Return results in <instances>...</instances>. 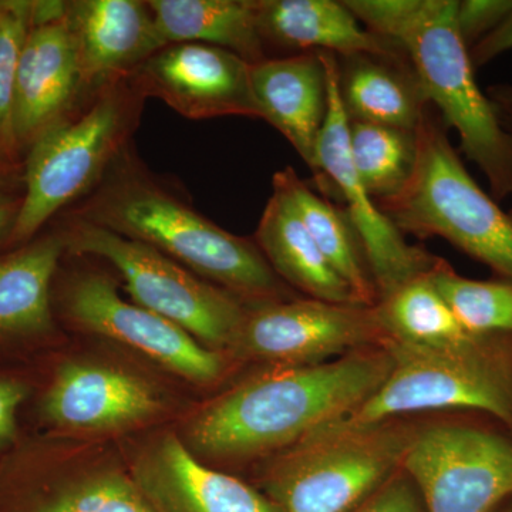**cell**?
Instances as JSON below:
<instances>
[{"instance_id": "cell-1", "label": "cell", "mask_w": 512, "mask_h": 512, "mask_svg": "<svg viewBox=\"0 0 512 512\" xmlns=\"http://www.w3.org/2000/svg\"><path fill=\"white\" fill-rule=\"evenodd\" d=\"M393 359L384 346L309 366H276L202 410L188 437L208 457L249 458L295 446L342 419L383 383Z\"/></svg>"}, {"instance_id": "cell-2", "label": "cell", "mask_w": 512, "mask_h": 512, "mask_svg": "<svg viewBox=\"0 0 512 512\" xmlns=\"http://www.w3.org/2000/svg\"><path fill=\"white\" fill-rule=\"evenodd\" d=\"M69 214L157 249L245 305L295 299L255 239L237 237L195 211L158 183L130 148Z\"/></svg>"}, {"instance_id": "cell-3", "label": "cell", "mask_w": 512, "mask_h": 512, "mask_svg": "<svg viewBox=\"0 0 512 512\" xmlns=\"http://www.w3.org/2000/svg\"><path fill=\"white\" fill-rule=\"evenodd\" d=\"M366 29L393 40L409 56L427 100L456 128L464 156L480 168L491 197H512V134L476 82L458 33V0H345Z\"/></svg>"}, {"instance_id": "cell-4", "label": "cell", "mask_w": 512, "mask_h": 512, "mask_svg": "<svg viewBox=\"0 0 512 512\" xmlns=\"http://www.w3.org/2000/svg\"><path fill=\"white\" fill-rule=\"evenodd\" d=\"M144 100L128 79L109 84L37 138L23 160L22 202L6 248L28 244L99 185L127 150Z\"/></svg>"}, {"instance_id": "cell-5", "label": "cell", "mask_w": 512, "mask_h": 512, "mask_svg": "<svg viewBox=\"0 0 512 512\" xmlns=\"http://www.w3.org/2000/svg\"><path fill=\"white\" fill-rule=\"evenodd\" d=\"M383 346L393 359L389 375L365 402L326 427L355 429L456 410L493 417L512 433V336L473 335L453 348L390 339Z\"/></svg>"}, {"instance_id": "cell-6", "label": "cell", "mask_w": 512, "mask_h": 512, "mask_svg": "<svg viewBox=\"0 0 512 512\" xmlns=\"http://www.w3.org/2000/svg\"><path fill=\"white\" fill-rule=\"evenodd\" d=\"M447 130L430 107L416 130L417 161L409 183L377 207L402 234L446 239L512 282V210H501L471 177Z\"/></svg>"}, {"instance_id": "cell-7", "label": "cell", "mask_w": 512, "mask_h": 512, "mask_svg": "<svg viewBox=\"0 0 512 512\" xmlns=\"http://www.w3.org/2000/svg\"><path fill=\"white\" fill-rule=\"evenodd\" d=\"M416 426L406 419L320 427L289 447L265 481L279 512H353L400 470Z\"/></svg>"}, {"instance_id": "cell-8", "label": "cell", "mask_w": 512, "mask_h": 512, "mask_svg": "<svg viewBox=\"0 0 512 512\" xmlns=\"http://www.w3.org/2000/svg\"><path fill=\"white\" fill-rule=\"evenodd\" d=\"M66 251L113 266L137 305L171 320L207 348H232L248 305L143 242L64 214Z\"/></svg>"}, {"instance_id": "cell-9", "label": "cell", "mask_w": 512, "mask_h": 512, "mask_svg": "<svg viewBox=\"0 0 512 512\" xmlns=\"http://www.w3.org/2000/svg\"><path fill=\"white\" fill-rule=\"evenodd\" d=\"M402 468L426 512H494L512 495V433L474 412L416 426Z\"/></svg>"}, {"instance_id": "cell-10", "label": "cell", "mask_w": 512, "mask_h": 512, "mask_svg": "<svg viewBox=\"0 0 512 512\" xmlns=\"http://www.w3.org/2000/svg\"><path fill=\"white\" fill-rule=\"evenodd\" d=\"M387 339L376 305L306 298L248 306L232 348L276 366H309L383 346Z\"/></svg>"}, {"instance_id": "cell-11", "label": "cell", "mask_w": 512, "mask_h": 512, "mask_svg": "<svg viewBox=\"0 0 512 512\" xmlns=\"http://www.w3.org/2000/svg\"><path fill=\"white\" fill-rule=\"evenodd\" d=\"M320 55L328 72L329 110L316 147L315 177L320 183L325 178L332 181L348 205L346 217L359 238L380 301L399 286L429 272L437 256L407 244L402 232L380 211L360 181L350 153L349 119L340 100L338 56L330 52Z\"/></svg>"}, {"instance_id": "cell-12", "label": "cell", "mask_w": 512, "mask_h": 512, "mask_svg": "<svg viewBox=\"0 0 512 512\" xmlns=\"http://www.w3.org/2000/svg\"><path fill=\"white\" fill-rule=\"evenodd\" d=\"M63 306L83 329L138 350L191 382H214L224 369L220 353L171 320L121 298L113 279L101 272L73 275L64 286Z\"/></svg>"}, {"instance_id": "cell-13", "label": "cell", "mask_w": 512, "mask_h": 512, "mask_svg": "<svg viewBox=\"0 0 512 512\" xmlns=\"http://www.w3.org/2000/svg\"><path fill=\"white\" fill-rule=\"evenodd\" d=\"M144 99L163 100L191 120L244 116L261 120L251 64L221 47L170 43L128 77Z\"/></svg>"}, {"instance_id": "cell-14", "label": "cell", "mask_w": 512, "mask_h": 512, "mask_svg": "<svg viewBox=\"0 0 512 512\" xmlns=\"http://www.w3.org/2000/svg\"><path fill=\"white\" fill-rule=\"evenodd\" d=\"M87 97L79 53L66 16L47 25L32 26L20 55L10 120L13 150L22 163L37 138L69 116Z\"/></svg>"}, {"instance_id": "cell-15", "label": "cell", "mask_w": 512, "mask_h": 512, "mask_svg": "<svg viewBox=\"0 0 512 512\" xmlns=\"http://www.w3.org/2000/svg\"><path fill=\"white\" fill-rule=\"evenodd\" d=\"M66 18L89 96L128 79L165 46L148 2L141 0H73Z\"/></svg>"}, {"instance_id": "cell-16", "label": "cell", "mask_w": 512, "mask_h": 512, "mask_svg": "<svg viewBox=\"0 0 512 512\" xmlns=\"http://www.w3.org/2000/svg\"><path fill=\"white\" fill-rule=\"evenodd\" d=\"M252 92L261 120L291 143L316 173V147L329 110L328 72L320 52L251 64Z\"/></svg>"}, {"instance_id": "cell-17", "label": "cell", "mask_w": 512, "mask_h": 512, "mask_svg": "<svg viewBox=\"0 0 512 512\" xmlns=\"http://www.w3.org/2000/svg\"><path fill=\"white\" fill-rule=\"evenodd\" d=\"M137 476L161 512H279L251 485L205 466L174 434L158 441Z\"/></svg>"}, {"instance_id": "cell-18", "label": "cell", "mask_w": 512, "mask_h": 512, "mask_svg": "<svg viewBox=\"0 0 512 512\" xmlns=\"http://www.w3.org/2000/svg\"><path fill=\"white\" fill-rule=\"evenodd\" d=\"M160 403L146 382L114 367L69 363L43 402L50 423L74 430L130 426L156 414Z\"/></svg>"}, {"instance_id": "cell-19", "label": "cell", "mask_w": 512, "mask_h": 512, "mask_svg": "<svg viewBox=\"0 0 512 512\" xmlns=\"http://www.w3.org/2000/svg\"><path fill=\"white\" fill-rule=\"evenodd\" d=\"M256 23L266 49L336 56L400 55L399 43L363 29L345 2L335 0H255Z\"/></svg>"}, {"instance_id": "cell-20", "label": "cell", "mask_w": 512, "mask_h": 512, "mask_svg": "<svg viewBox=\"0 0 512 512\" xmlns=\"http://www.w3.org/2000/svg\"><path fill=\"white\" fill-rule=\"evenodd\" d=\"M338 84L349 121L416 131L431 107L406 52L338 56Z\"/></svg>"}, {"instance_id": "cell-21", "label": "cell", "mask_w": 512, "mask_h": 512, "mask_svg": "<svg viewBox=\"0 0 512 512\" xmlns=\"http://www.w3.org/2000/svg\"><path fill=\"white\" fill-rule=\"evenodd\" d=\"M64 252L57 229L0 255V338H30L53 329V281Z\"/></svg>"}, {"instance_id": "cell-22", "label": "cell", "mask_w": 512, "mask_h": 512, "mask_svg": "<svg viewBox=\"0 0 512 512\" xmlns=\"http://www.w3.org/2000/svg\"><path fill=\"white\" fill-rule=\"evenodd\" d=\"M255 242L275 274L316 301L360 305L355 293L322 254L315 239L282 195L272 194Z\"/></svg>"}, {"instance_id": "cell-23", "label": "cell", "mask_w": 512, "mask_h": 512, "mask_svg": "<svg viewBox=\"0 0 512 512\" xmlns=\"http://www.w3.org/2000/svg\"><path fill=\"white\" fill-rule=\"evenodd\" d=\"M165 45L201 43L255 64L268 59L255 0H148Z\"/></svg>"}, {"instance_id": "cell-24", "label": "cell", "mask_w": 512, "mask_h": 512, "mask_svg": "<svg viewBox=\"0 0 512 512\" xmlns=\"http://www.w3.org/2000/svg\"><path fill=\"white\" fill-rule=\"evenodd\" d=\"M272 185L274 192L282 195L301 218L329 264L355 293L357 302L365 306L377 305L379 293L348 217L316 195L291 167L278 171L272 178Z\"/></svg>"}, {"instance_id": "cell-25", "label": "cell", "mask_w": 512, "mask_h": 512, "mask_svg": "<svg viewBox=\"0 0 512 512\" xmlns=\"http://www.w3.org/2000/svg\"><path fill=\"white\" fill-rule=\"evenodd\" d=\"M387 338L421 348H453L471 338L431 284L429 272L394 289L376 305Z\"/></svg>"}, {"instance_id": "cell-26", "label": "cell", "mask_w": 512, "mask_h": 512, "mask_svg": "<svg viewBox=\"0 0 512 512\" xmlns=\"http://www.w3.org/2000/svg\"><path fill=\"white\" fill-rule=\"evenodd\" d=\"M353 164L376 202L387 200L409 183L417 161L416 131L349 121Z\"/></svg>"}, {"instance_id": "cell-27", "label": "cell", "mask_w": 512, "mask_h": 512, "mask_svg": "<svg viewBox=\"0 0 512 512\" xmlns=\"http://www.w3.org/2000/svg\"><path fill=\"white\" fill-rule=\"evenodd\" d=\"M429 278L468 333L512 336L511 281L466 278L441 258L434 262Z\"/></svg>"}, {"instance_id": "cell-28", "label": "cell", "mask_w": 512, "mask_h": 512, "mask_svg": "<svg viewBox=\"0 0 512 512\" xmlns=\"http://www.w3.org/2000/svg\"><path fill=\"white\" fill-rule=\"evenodd\" d=\"M32 28V0H0V158L23 165L10 136L16 73Z\"/></svg>"}, {"instance_id": "cell-29", "label": "cell", "mask_w": 512, "mask_h": 512, "mask_svg": "<svg viewBox=\"0 0 512 512\" xmlns=\"http://www.w3.org/2000/svg\"><path fill=\"white\" fill-rule=\"evenodd\" d=\"M32 512H161L141 488L106 474L67 488Z\"/></svg>"}, {"instance_id": "cell-30", "label": "cell", "mask_w": 512, "mask_h": 512, "mask_svg": "<svg viewBox=\"0 0 512 512\" xmlns=\"http://www.w3.org/2000/svg\"><path fill=\"white\" fill-rule=\"evenodd\" d=\"M512 13V0H463L458 2L456 22L464 45L470 50L493 33Z\"/></svg>"}, {"instance_id": "cell-31", "label": "cell", "mask_w": 512, "mask_h": 512, "mask_svg": "<svg viewBox=\"0 0 512 512\" xmlns=\"http://www.w3.org/2000/svg\"><path fill=\"white\" fill-rule=\"evenodd\" d=\"M353 512H426L419 490L400 467L369 500Z\"/></svg>"}, {"instance_id": "cell-32", "label": "cell", "mask_w": 512, "mask_h": 512, "mask_svg": "<svg viewBox=\"0 0 512 512\" xmlns=\"http://www.w3.org/2000/svg\"><path fill=\"white\" fill-rule=\"evenodd\" d=\"M512 50V13L490 35L468 50L474 70L493 62L498 56Z\"/></svg>"}, {"instance_id": "cell-33", "label": "cell", "mask_w": 512, "mask_h": 512, "mask_svg": "<svg viewBox=\"0 0 512 512\" xmlns=\"http://www.w3.org/2000/svg\"><path fill=\"white\" fill-rule=\"evenodd\" d=\"M28 390L22 383L0 380V446L8 443L16 431V413Z\"/></svg>"}, {"instance_id": "cell-34", "label": "cell", "mask_w": 512, "mask_h": 512, "mask_svg": "<svg viewBox=\"0 0 512 512\" xmlns=\"http://www.w3.org/2000/svg\"><path fill=\"white\" fill-rule=\"evenodd\" d=\"M22 202V184L0 187V247H5Z\"/></svg>"}, {"instance_id": "cell-35", "label": "cell", "mask_w": 512, "mask_h": 512, "mask_svg": "<svg viewBox=\"0 0 512 512\" xmlns=\"http://www.w3.org/2000/svg\"><path fill=\"white\" fill-rule=\"evenodd\" d=\"M488 99L493 104L495 113L501 126L512 134V84L495 83L487 87L485 90Z\"/></svg>"}, {"instance_id": "cell-36", "label": "cell", "mask_w": 512, "mask_h": 512, "mask_svg": "<svg viewBox=\"0 0 512 512\" xmlns=\"http://www.w3.org/2000/svg\"><path fill=\"white\" fill-rule=\"evenodd\" d=\"M23 165L0 158V187L22 184Z\"/></svg>"}, {"instance_id": "cell-37", "label": "cell", "mask_w": 512, "mask_h": 512, "mask_svg": "<svg viewBox=\"0 0 512 512\" xmlns=\"http://www.w3.org/2000/svg\"><path fill=\"white\" fill-rule=\"evenodd\" d=\"M494 512H512V495L508 500H505L500 507L497 508Z\"/></svg>"}]
</instances>
